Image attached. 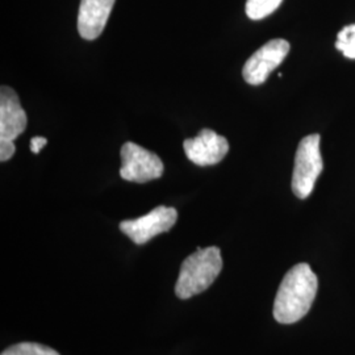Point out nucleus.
<instances>
[{
  "instance_id": "f257e3e1",
  "label": "nucleus",
  "mask_w": 355,
  "mask_h": 355,
  "mask_svg": "<svg viewBox=\"0 0 355 355\" xmlns=\"http://www.w3.org/2000/svg\"><path fill=\"white\" fill-rule=\"evenodd\" d=\"M318 280L308 263L292 267L280 283L274 303V318L280 324H293L304 318L318 293Z\"/></svg>"
},
{
  "instance_id": "f03ea898",
  "label": "nucleus",
  "mask_w": 355,
  "mask_h": 355,
  "mask_svg": "<svg viewBox=\"0 0 355 355\" xmlns=\"http://www.w3.org/2000/svg\"><path fill=\"white\" fill-rule=\"evenodd\" d=\"M223 268V258L218 248L200 249L187 257L179 271L175 293L179 299H190L205 291L218 277Z\"/></svg>"
},
{
  "instance_id": "7ed1b4c3",
  "label": "nucleus",
  "mask_w": 355,
  "mask_h": 355,
  "mask_svg": "<svg viewBox=\"0 0 355 355\" xmlns=\"http://www.w3.org/2000/svg\"><path fill=\"white\" fill-rule=\"evenodd\" d=\"M320 135H311L300 141L292 175V191L299 199H306L315 189L324 162L320 150Z\"/></svg>"
},
{
  "instance_id": "20e7f679",
  "label": "nucleus",
  "mask_w": 355,
  "mask_h": 355,
  "mask_svg": "<svg viewBox=\"0 0 355 355\" xmlns=\"http://www.w3.org/2000/svg\"><path fill=\"white\" fill-rule=\"evenodd\" d=\"M120 175L128 182L146 183L164 175L165 166L155 153L144 149L135 142H125L121 148Z\"/></svg>"
},
{
  "instance_id": "39448f33",
  "label": "nucleus",
  "mask_w": 355,
  "mask_h": 355,
  "mask_svg": "<svg viewBox=\"0 0 355 355\" xmlns=\"http://www.w3.org/2000/svg\"><path fill=\"white\" fill-rule=\"evenodd\" d=\"M177 218L178 212L175 208L159 205L148 215L120 223V230L127 234L135 243L144 245L155 236L168 232L175 225Z\"/></svg>"
},
{
  "instance_id": "423d86ee",
  "label": "nucleus",
  "mask_w": 355,
  "mask_h": 355,
  "mask_svg": "<svg viewBox=\"0 0 355 355\" xmlns=\"http://www.w3.org/2000/svg\"><path fill=\"white\" fill-rule=\"evenodd\" d=\"M290 42L283 38H274L254 53L242 69L246 83L259 86L279 66L290 51Z\"/></svg>"
},
{
  "instance_id": "0eeeda50",
  "label": "nucleus",
  "mask_w": 355,
  "mask_h": 355,
  "mask_svg": "<svg viewBox=\"0 0 355 355\" xmlns=\"http://www.w3.org/2000/svg\"><path fill=\"white\" fill-rule=\"evenodd\" d=\"M184 153L192 164L211 166L218 164L228 154V140L211 129H203L200 133L183 142Z\"/></svg>"
},
{
  "instance_id": "6e6552de",
  "label": "nucleus",
  "mask_w": 355,
  "mask_h": 355,
  "mask_svg": "<svg viewBox=\"0 0 355 355\" xmlns=\"http://www.w3.org/2000/svg\"><path fill=\"white\" fill-rule=\"evenodd\" d=\"M28 119L17 94L3 86L0 91V141H15L26 130Z\"/></svg>"
},
{
  "instance_id": "1a4fd4ad",
  "label": "nucleus",
  "mask_w": 355,
  "mask_h": 355,
  "mask_svg": "<svg viewBox=\"0 0 355 355\" xmlns=\"http://www.w3.org/2000/svg\"><path fill=\"white\" fill-rule=\"evenodd\" d=\"M114 0H80L78 12V32L85 40H95L102 35L112 12Z\"/></svg>"
},
{
  "instance_id": "9d476101",
  "label": "nucleus",
  "mask_w": 355,
  "mask_h": 355,
  "mask_svg": "<svg viewBox=\"0 0 355 355\" xmlns=\"http://www.w3.org/2000/svg\"><path fill=\"white\" fill-rule=\"evenodd\" d=\"M283 0H248L246 15L252 20H262L279 8Z\"/></svg>"
},
{
  "instance_id": "9b49d317",
  "label": "nucleus",
  "mask_w": 355,
  "mask_h": 355,
  "mask_svg": "<svg viewBox=\"0 0 355 355\" xmlns=\"http://www.w3.org/2000/svg\"><path fill=\"white\" fill-rule=\"evenodd\" d=\"M1 355H60V353L41 343H21L6 349Z\"/></svg>"
},
{
  "instance_id": "f8f14e48",
  "label": "nucleus",
  "mask_w": 355,
  "mask_h": 355,
  "mask_svg": "<svg viewBox=\"0 0 355 355\" xmlns=\"http://www.w3.org/2000/svg\"><path fill=\"white\" fill-rule=\"evenodd\" d=\"M337 51L349 60H355V24L343 26L337 36Z\"/></svg>"
},
{
  "instance_id": "ddd939ff",
  "label": "nucleus",
  "mask_w": 355,
  "mask_h": 355,
  "mask_svg": "<svg viewBox=\"0 0 355 355\" xmlns=\"http://www.w3.org/2000/svg\"><path fill=\"white\" fill-rule=\"evenodd\" d=\"M16 152V146L13 141H0V161L6 162L11 159Z\"/></svg>"
},
{
  "instance_id": "4468645a",
  "label": "nucleus",
  "mask_w": 355,
  "mask_h": 355,
  "mask_svg": "<svg viewBox=\"0 0 355 355\" xmlns=\"http://www.w3.org/2000/svg\"><path fill=\"white\" fill-rule=\"evenodd\" d=\"M46 144H48V140L45 137H33L31 140V150L35 154H38Z\"/></svg>"
}]
</instances>
